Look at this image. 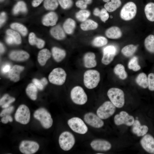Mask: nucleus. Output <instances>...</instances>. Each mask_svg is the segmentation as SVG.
Here are the masks:
<instances>
[{"instance_id": "f257e3e1", "label": "nucleus", "mask_w": 154, "mask_h": 154, "mask_svg": "<svg viewBox=\"0 0 154 154\" xmlns=\"http://www.w3.org/2000/svg\"><path fill=\"white\" fill-rule=\"evenodd\" d=\"M100 74L96 70H87L84 73L83 82L87 88L93 89L98 85L100 80Z\"/></svg>"}, {"instance_id": "f03ea898", "label": "nucleus", "mask_w": 154, "mask_h": 154, "mask_svg": "<svg viewBox=\"0 0 154 154\" xmlns=\"http://www.w3.org/2000/svg\"><path fill=\"white\" fill-rule=\"evenodd\" d=\"M33 116L45 129H49L52 126L53 119L50 114L45 108H41L37 109L34 112Z\"/></svg>"}, {"instance_id": "7ed1b4c3", "label": "nucleus", "mask_w": 154, "mask_h": 154, "mask_svg": "<svg viewBox=\"0 0 154 154\" xmlns=\"http://www.w3.org/2000/svg\"><path fill=\"white\" fill-rule=\"evenodd\" d=\"M108 96L116 107H122L125 103L124 94L121 89L116 88H110L107 92Z\"/></svg>"}, {"instance_id": "20e7f679", "label": "nucleus", "mask_w": 154, "mask_h": 154, "mask_svg": "<svg viewBox=\"0 0 154 154\" xmlns=\"http://www.w3.org/2000/svg\"><path fill=\"white\" fill-rule=\"evenodd\" d=\"M70 97L72 102L78 105H84L88 100L86 93L83 88L79 86H75L72 89Z\"/></svg>"}, {"instance_id": "39448f33", "label": "nucleus", "mask_w": 154, "mask_h": 154, "mask_svg": "<svg viewBox=\"0 0 154 154\" xmlns=\"http://www.w3.org/2000/svg\"><path fill=\"white\" fill-rule=\"evenodd\" d=\"M58 142L60 147L64 151L70 150L74 146L75 139L73 135L70 132L66 131L62 132L59 137Z\"/></svg>"}, {"instance_id": "423d86ee", "label": "nucleus", "mask_w": 154, "mask_h": 154, "mask_svg": "<svg viewBox=\"0 0 154 154\" xmlns=\"http://www.w3.org/2000/svg\"><path fill=\"white\" fill-rule=\"evenodd\" d=\"M67 74L64 70L61 68L53 69L48 76V80L51 83L57 85H62L65 83Z\"/></svg>"}, {"instance_id": "0eeeda50", "label": "nucleus", "mask_w": 154, "mask_h": 154, "mask_svg": "<svg viewBox=\"0 0 154 154\" xmlns=\"http://www.w3.org/2000/svg\"><path fill=\"white\" fill-rule=\"evenodd\" d=\"M116 110V106L110 101L104 102L97 109V115L102 119H107L112 116Z\"/></svg>"}, {"instance_id": "6e6552de", "label": "nucleus", "mask_w": 154, "mask_h": 154, "mask_svg": "<svg viewBox=\"0 0 154 154\" xmlns=\"http://www.w3.org/2000/svg\"><path fill=\"white\" fill-rule=\"evenodd\" d=\"M67 123L70 128L75 132L80 134L86 133L88 128L84 121L78 117H74L69 119Z\"/></svg>"}, {"instance_id": "1a4fd4ad", "label": "nucleus", "mask_w": 154, "mask_h": 154, "mask_svg": "<svg viewBox=\"0 0 154 154\" xmlns=\"http://www.w3.org/2000/svg\"><path fill=\"white\" fill-rule=\"evenodd\" d=\"M137 7L135 4L133 2L126 3L121 9L120 15L123 20L128 21L133 19L135 16Z\"/></svg>"}, {"instance_id": "9d476101", "label": "nucleus", "mask_w": 154, "mask_h": 154, "mask_svg": "<svg viewBox=\"0 0 154 154\" xmlns=\"http://www.w3.org/2000/svg\"><path fill=\"white\" fill-rule=\"evenodd\" d=\"M14 117L17 122L23 124H27L30 119V112L29 109L25 105H20L16 112Z\"/></svg>"}, {"instance_id": "9b49d317", "label": "nucleus", "mask_w": 154, "mask_h": 154, "mask_svg": "<svg viewBox=\"0 0 154 154\" xmlns=\"http://www.w3.org/2000/svg\"><path fill=\"white\" fill-rule=\"evenodd\" d=\"M39 145L36 142L29 140H23L20 143L19 149L20 152L24 154H33L38 150Z\"/></svg>"}, {"instance_id": "f8f14e48", "label": "nucleus", "mask_w": 154, "mask_h": 154, "mask_svg": "<svg viewBox=\"0 0 154 154\" xmlns=\"http://www.w3.org/2000/svg\"><path fill=\"white\" fill-rule=\"evenodd\" d=\"M135 121L133 116L129 115L126 112L122 111L114 117V122L117 125L125 124L128 126L132 125Z\"/></svg>"}, {"instance_id": "ddd939ff", "label": "nucleus", "mask_w": 154, "mask_h": 154, "mask_svg": "<svg viewBox=\"0 0 154 154\" xmlns=\"http://www.w3.org/2000/svg\"><path fill=\"white\" fill-rule=\"evenodd\" d=\"M85 122L91 126L99 128L102 127L104 124V121L97 115L92 112L86 114L84 116Z\"/></svg>"}, {"instance_id": "4468645a", "label": "nucleus", "mask_w": 154, "mask_h": 154, "mask_svg": "<svg viewBox=\"0 0 154 154\" xmlns=\"http://www.w3.org/2000/svg\"><path fill=\"white\" fill-rule=\"evenodd\" d=\"M117 52L116 48L114 45H110L105 47L103 50L102 63L105 65L110 63L113 60Z\"/></svg>"}, {"instance_id": "2eb2a0df", "label": "nucleus", "mask_w": 154, "mask_h": 154, "mask_svg": "<svg viewBox=\"0 0 154 154\" xmlns=\"http://www.w3.org/2000/svg\"><path fill=\"white\" fill-rule=\"evenodd\" d=\"M90 145L94 150L98 151H107L110 150L112 147L111 144L109 141L101 139L93 140Z\"/></svg>"}, {"instance_id": "dca6fc26", "label": "nucleus", "mask_w": 154, "mask_h": 154, "mask_svg": "<svg viewBox=\"0 0 154 154\" xmlns=\"http://www.w3.org/2000/svg\"><path fill=\"white\" fill-rule=\"evenodd\" d=\"M141 144L147 152L154 154V138L150 135H145L140 140Z\"/></svg>"}, {"instance_id": "f3484780", "label": "nucleus", "mask_w": 154, "mask_h": 154, "mask_svg": "<svg viewBox=\"0 0 154 154\" xmlns=\"http://www.w3.org/2000/svg\"><path fill=\"white\" fill-rule=\"evenodd\" d=\"M83 62L84 65L86 68H92L95 67L97 62L95 54L91 52L86 53L83 57Z\"/></svg>"}, {"instance_id": "a211bd4d", "label": "nucleus", "mask_w": 154, "mask_h": 154, "mask_svg": "<svg viewBox=\"0 0 154 154\" xmlns=\"http://www.w3.org/2000/svg\"><path fill=\"white\" fill-rule=\"evenodd\" d=\"M24 69V67L22 66H14L9 72L8 76L10 80L14 82L18 81L20 79V74Z\"/></svg>"}, {"instance_id": "6ab92c4d", "label": "nucleus", "mask_w": 154, "mask_h": 154, "mask_svg": "<svg viewBox=\"0 0 154 154\" xmlns=\"http://www.w3.org/2000/svg\"><path fill=\"white\" fill-rule=\"evenodd\" d=\"M9 56L10 59L13 60L23 61L28 59L29 57V55L24 51L15 50L12 52Z\"/></svg>"}, {"instance_id": "aec40b11", "label": "nucleus", "mask_w": 154, "mask_h": 154, "mask_svg": "<svg viewBox=\"0 0 154 154\" xmlns=\"http://www.w3.org/2000/svg\"><path fill=\"white\" fill-rule=\"evenodd\" d=\"M58 19V16L54 12H50L43 18L42 23L45 26H53L56 25Z\"/></svg>"}, {"instance_id": "412c9836", "label": "nucleus", "mask_w": 154, "mask_h": 154, "mask_svg": "<svg viewBox=\"0 0 154 154\" xmlns=\"http://www.w3.org/2000/svg\"><path fill=\"white\" fill-rule=\"evenodd\" d=\"M105 35L109 38L116 39L120 38L122 33L120 29L116 26H113L108 29L105 32Z\"/></svg>"}, {"instance_id": "4be33fe9", "label": "nucleus", "mask_w": 154, "mask_h": 154, "mask_svg": "<svg viewBox=\"0 0 154 154\" xmlns=\"http://www.w3.org/2000/svg\"><path fill=\"white\" fill-rule=\"evenodd\" d=\"M51 53L47 49H44L39 52L37 59L38 63L41 66L45 65L47 60L50 57Z\"/></svg>"}, {"instance_id": "5701e85b", "label": "nucleus", "mask_w": 154, "mask_h": 154, "mask_svg": "<svg viewBox=\"0 0 154 154\" xmlns=\"http://www.w3.org/2000/svg\"><path fill=\"white\" fill-rule=\"evenodd\" d=\"M53 57L57 62L61 61L65 57L66 51L64 50L56 47H53L52 50Z\"/></svg>"}, {"instance_id": "b1692460", "label": "nucleus", "mask_w": 154, "mask_h": 154, "mask_svg": "<svg viewBox=\"0 0 154 154\" xmlns=\"http://www.w3.org/2000/svg\"><path fill=\"white\" fill-rule=\"evenodd\" d=\"M50 33L54 38L57 40L63 39L66 36L64 31L59 25L52 27L50 30Z\"/></svg>"}, {"instance_id": "393cba45", "label": "nucleus", "mask_w": 154, "mask_h": 154, "mask_svg": "<svg viewBox=\"0 0 154 154\" xmlns=\"http://www.w3.org/2000/svg\"><path fill=\"white\" fill-rule=\"evenodd\" d=\"M76 26V23L75 21L70 18L67 19L63 25L64 31L68 34H71L73 33Z\"/></svg>"}, {"instance_id": "a878e982", "label": "nucleus", "mask_w": 154, "mask_h": 154, "mask_svg": "<svg viewBox=\"0 0 154 154\" xmlns=\"http://www.w3.org/2000/svg\"><path fill=\"white\" fill-rule=\"evenodd\" d=\"M144 11L147 19L149 21H154V3L147 4L144 8Z\"/></svg>"}, {"instance_id": "bb28decb", "label": "nucleus", "mask_w": 154, "mask_h": 154, "mask_svg": "<svg viewBox=\"0 0 154 154\" xmlns=\"http://www.w3.org/2000/svg\"><path fill=\"white\" fill-rule=\"evenodd\" d=\"M29 41L30 44L36 45L39 48H42L45 44V42L43 40L37 38L33 33H30L29 37Z\"/></svg>"}, {"instance_id": "cd10ccee", "label": "nucleus", "mask_w": 154, "mask_h": 154, "mask_svg": "<svg viewBox=\"0 0 154 154\" xmlns=\"http://www.w3.org/2000/svg\"><path fill=\"white\" fill-rule=\"evenodd\" d=\"M98 26V24L94 21L91 20H86L80 25L81 29L84 31L94 30Z\"/></svg>"}, {"instance_id": "c85d7f7f", "label": "nucleus", "mask_w": 154, "mask_h": 154, "mask_svg": "<svg viewBox=\"0 0 154 154\" xmlns=\"http://www.w3.org/2000/svg\"><path fill=\"white\" fill-rule=\"evenodd\" d=\"M121 4L120 0H111L104 4V7L107 11L113 12L119 7Z\"/></svg>"}, {"instance_id": "c756f323", "label": "nucleus", "mask_w": 154, "mask_h": 154, "mask_svg": "<svg viewBox=\"0 0 154 154\" xmlns=\"http://www.w3.org/2000/svg\"><path fill=\"white\" fill-rule=\"evenodd\" d=\"M37 89L33 83L29 84L26 88V92L27 95L32 100H35L37 99Z\"/></svg>"}, {"instance_id": "7c9ffc66", "label": "nucleus", "mask_w": 154, "mask_h": 154, "mask_svg": "<svg viewBox=\"0 0 154 154\" xmlns=\"http://www.w3.org/2000/svg\"><path fill=\"white\" fill-rule=\"evenodd\" d=\"M114 71L115 74L121 80H125L127 77V74L125 71V67L121 64H117L114 68Z\"/></svg>"}, {"instance_id": "2f4dec72", "label": "nucleus", "mask_w": 154, "mask_h": 154, "mask_svg": "<svg viewBox=\"0 0 154 154\" xmlns=\"http://www.w3.org/2000/svg\"><path fill=\"white\" fill-rule=\"evenodd\" d=\"M137 83L141 87L146 88L148 86V77L144 73H140L136 79Z\"/></svg>"}, {"instance_id": "473e14b6", "label": "nucleus", "mask_w": 154, "mask_h": 154, "mask_svg": "<svg viewBox=\"0 0 154 154\" xmlns=\"http://www.w3.org/2000/svg\"><path fill=\"white\" fill-rule=\"evenodd\" d=\"M15 98L10 96L8 94H5L0 100V105L3 109L10 106V104L14 102Z\"/></svg>"}, {"instance_id": "72a5a7b5", "label": "nucleus", "mask_w": 154, "mask_h": 154, "mask_svg": "<svg viewBox=\"0 0 154 154\" xmlns=\"http://www.w3.org/2000/svg\"><path fill=\"white\" fill-rule=\"evenodd\" d=\"M144 45L146 49L149 52L154 53V36L150 35L145 38Z\"/></svg>"}, {"instance_id": "f704fd0d", "label": "nucleus", "mask_w": 154, "mask_h": 154, "mask_svg": "<svg viewBox=\"0 0 154 154\" xmlns=\"http://www.w3.org/2000/svg\"><path fill=\"white\" fill-rule=\"evenodd\" d=\"M137 49V47L133 44L127 45L122 48L121 52L122 54L126 57L132 55Z\"/></svg>"}, {"instance_id": "c9c22d12", "label": "nucleus", "mask_w": 154, "mask_h": 154, "mask_svg": "<svg viewBox=\"0 0 154 154\" xmlns=\"http://www.w3.org/2000/svg\"><path fill=\"white\" fill-rule=\"evenodd\" d=\"M108 42L107 39L103 36L95 38L92 42L93 45L96 47H100L106 45Z\"/></svg>"}, {"instance_id": "e433bc0d", "label": "nucleus", "mask_w": 154, "mask_h": 154, "mask_svg": "<svg viewBox=\"0 0 154 154\" xmlns=\"http://www.w3.org/2000/svg\"><path fill=\"white\" fill-rule=\"evenodd\" d=\"M27 8L25 3L23 1H20L16 4L14 6L13 12L14 14H17L19 12L26 13Z\"/></svg>"}, {"instance_id": "4c0bfd02", "label": "nucleus", "mask_w": 154, "mask_h": 154, "mask_svg": "<svg viewBox=\"0 0 154 154\" xmlns=\"http://www.w3.org/2000/svg\"><path fill=\"white\" fill-rule=\"evenodd\" d=\"M90 14V12L89 11L82 9L76 13V17L78 21L83 22L87 20Z\"/></svg>"}, {"instance_id": "58836bf2", "label": "nucleus", "mask_w": 154, "mask_h": 154, "mask_svg": "<svg viewBox=\"0 0 154 154\" xmlns=\"http://www.w3.org/2000/svg\"><path fill=\"white\" fill-rule=\"evenodd\" d=\"M58 0H45L44 5L48 10H54L58 7Z\"/></svg>"}, {"instance_id": "ea45409f", "label": "nucleus", "mask_w": 154, "mask_h": 154, "mask_svg": "<svg viewBox=\"0 0 154 154\" xmlns=\"http://www.w3.org/2000/svg\"><path fill=\"white\" fill-rule=\"evenodd\" d=\"M10 27L12 29L19 31L23 36H25L27 33L26 28L23 25L18 23L12 24Z\"/></svg>"}, {"instance_id": "a19ab883", "label": "nucleus", "mask_w": 154, "mask_h": 154, "mask_svg": "<svg viewBox=\"0 0 154 154\" xmlns=\"http://www.w3.org/2000/svg\"><path fill=\"white\" fill-rule=\"evenodd\" d=\"M128 67L133 71H137L141 69L140 66L138 64V58L136 56L133 57L129 61L128 64Z\"/></svg>"}, {"instance_id": "79ce46f5", "label": "nucleus", "mask_w": 154, "mask_h": 154, "mask_svg": "<svg viewBox=\"0 0 154 154\" xmlns=\"http://www.w3.org/2000/svg\"><path fill=\"white\" fill-rule=\"evenodd\" d=\"M6 33L8 35L11 36L13 38L15 43L19 44L21 43V37L17 32L11 29H8Z\"/></svg>"}, {"instance_id": "37998d69", "label": "nucleus", "mask_w": 154, "mask_h": 154, "mask_svg": "<svg viewBox=\"0 0 154 154\" xmlns=\"http://www.w3.org/2000/svg\"><path fill=\"white\" fill-rule=\"evenodd\" d=\"M58 3L64 9H67L71 7L73 4L72 0H58Z\"/></svg>"}, {"instance_id": "c03bdc74", "label": "nucleus", "mask_w": 154, "mask_h": 154, "mask_svg": "<svg viewBox=\"0 0 154 154\" xmlns=\"http://www.w3.org/2000/svg\"><path fill=\"white\" fill-rule=\"evenodd\" d=\"M148 130V128L146 125H141L138 128L136 135L137 136L140 137L145 135Z\"/></svg>"}, {"instance_id": "a18cd8bd", "label": "nucleus", "mask_w": 154, "mask_h": 154, "mask_svg": "<svg viewBox=\"0 0 154 154\" xmlns=\"http://www.w3.org/2000/svg\"><path fill=\"white\" fill-rule=\"evenodd\" d=\"M98 17L102 21L105 22L108 19L109 15L107 10L105 8H104L100 10Z\"/></svg>"}, {"instance_id": "49530a36", "label": "nucleus", "mask_w": 154, "mask_h": 154, "mask_svg": "<svg viewBox=\"0 0 154 154\" xmlns=\"http://www.w3.org/2000/svg\"><path fill=\"white\" fill-rule=\"evenodd\" d=\"M148 88L151 91H154V73H151L148 76Z\"/></svg>"}, {"instance_id": "de8ad7c7", "label": "nucleus", "mask_w": 154, "mask_h": 154, "mask_svg": "<svg viewBox=\"0 0 154 154\" xmlns=\"http://www.w3.org/2000/svg\"><path fill=\"white\" fill-rule=\"evenodd\" d=\"M14 110V107L12 106L4 108L1 112L0 116L2 117L6 115L10 114L13 112Z\"/></svg>"}, {"instance_id": "09e8293b", "label": "nucleus", "mask_w": 154, "mask_h": 154, "mask_svg": "<svg viewBox=\"0 0 154 154\" xmlns=\"http://www.w3.org/2000/svg\"><path fill=\"white\" fill-rule=\"evenodd\" d=\"M141 125L140 121L138 120H135L132 125V131L134 134H136L139 127Z\"/></svg>"}, {"instance_id": "8fccbe9b", "label": "nucleus", "mask_w": 154, "mask_h": 154, "mask_svg": "<svg viewBox=\"0 0 154 154\" xmlns=\"http://www.w3.org/2000/svg\"><path fill=\"white\" fill-rule=\"evenodd\" d=\"M76 6L82 9H86L87 7V4L84 0H78L76 3Z\"/></svg>"}, {"instance_id": "3c124183", "label": "nucleus", "mask_w": 154, "mask_h": 154, "mask_svg": "<svg viewBox=\"0 0 154 154\" xmlns=\"http://www.w3.org/2000/svg\"><path fill=\"white\" fill-rule=\"evenodd\" d=\"M33 84L39 90H42L43 89L44 86L40 80L36 78H34L33 80Z\"/></svg>"}, {"instance_id": "603ef678", "label": "nucleus", "mask_w": 154, "mask_h": 154, "mask_svg": "<svg viewBox=\"0 0 154 154\" xmlns=\"http://www.w3.org/2000/svg\"><path fill=\"white\" fill-rule=\"evenodd\" d=\"M1 120L3 123L6 124L9 122H12L13 119L11 116L9 114H7L2 117Z\"/></svg>"}, {"instance_id": "864d4df0", "label": "nucleus", "mask_w": 154, "mask_h": 154, "mask_svg": "<svg viewBox=\"0 0 154 154\" xmlns=\"http://www.w3.org/2000/svg\"><path fill=\"white\" fill-rule=\"evenodd\" d=\"M6 14L4 12L1 13L0 14V24L1 26L5 22L6 19Z\"/></svg>"}, {"instance_id": "5fc2aeb1", "label": "nucleus", "mask_w": 154, "mask_h": 154, "mask_svg": "<svg viewBox=\"0 0 154 154\" xmlns=\"http://www.w3.org/2000/svg\"><path fill=\"white\" fill-rule=\"evenodd\" d=\"M11 69L10 66L9 64H6L3 66L2 70L3 72L7 73L9 72Z\"/></svg>"}, {"instance_id": "6e6d98bb", "label": "nucleus", "mask_w": 154, "mask_h": 154, "mask_svg": "<svg viewBox=\"0 0 154 154\" xmlns=\"http://www.w3.org/2000/svg\"><path fill=\"white\" fill-rule=\"evenodd\" d=\"M6 41L8 44H12L14 42V40L11 36L9 35L6 38Z\"/></svg>"}, {"instance_id": "4d7b16f0", "label": "nucleus", "mask_w": 154, "mask_h": 154, "mask_svg": "<svg viewBox=\"0 0 154 154\" xmlns=\"http://www.w3.org/2000/svg\"><path fill=\"white\" fill-rule=\"evenodd\" d=\"M43 0H33L32 3V6L34 7L38 6L42 2Z\"/></svg>"}, {"instance_id": "13d9d810", "label": "nucleus", "mask_w": 154, "mask_h": 154, "mask_svg": "<svg viewBox=\"0 0 154 154\" xmlns=\"http://www.w3.org/2000/svg\"><path fill=\"white\" fill-rule=\"evenodd\" d=\"M100 12V10L98 8H95L93 11L94 15L97 16H99V14Z\"/></svg>"}, {"instance_id": "bf43d9fd", "label": "nucleus", "mask_w": 154, "mask_h": 154, "mask_svg": "<svg viewBox=\"0 0 154 154\" xmlns=\"http://www.w3.org/2000/svg\"><path fill=\"white\" fill-rule=\"evenodd\" d=\"M40 80L44 86L48 84V81L45 78H43Z\"/></svg>"}, {"instance_id": "052dcab7", "label": "nucleus", "mask_w": 154, "mask_h": 154, "mask_svg": "<svg viewBox=\"0 0 154 154\" xmlns=\"http://www.w3.org/2000/svg\"><path fill=\"white\" fill-rule=\"evenodd\" d=\"M0 53H2L4 52L5 50L4 48L3 44L0 43Z\"/></svg>"}, {"instance_id": "680f3d73", "label": "nucleus", "mask_w": 154, "mask_h": 154, "mask_svg": "<svg viewBox=\"0 0 154 154\" xmlns=\"http://www.w3.org/2000/svg\"><path fill=\"white\" fill-rule=\"evenodd\" d=\"M86 3L88 4H91L92 2V0H84Z\"/></svg>"}, {"instance_id": "e2e57ef3", "label": "nucleus", "mask_w": 154, "mask_h": 154, "mask_svg": "<svg viewBox=\"0 0 154 154\" xmlns=\"http://www.w3.org/2000/svg\"><path fill=\"white\" fill-rule=\"evenodd\" d=\"M110 0H103V1L105 2H107L110 1Z\"/></svg>"}, {"instance_id": "0e129e2a", "label": "nucleus", "mask_w": 154, "mask_h": 154, "mask_svg": "<svg viewBox=\"0 0 154 154\" xmlns=\"http://www.w3.org/2000/svg\"><path fill=\"white\" fill-rule=\"evenodd\" d=\"M3 0H0V1H3Z\"/></svg>"}, {"instance_id": "69168bd1", "label": "nucleus", "mask_w": 154, "mask_h": 154, "mask_svg": "<svg viewBox=\"0 0 154 154\" xmlns=\"http://www.w3.org/2000/svg\"><path fill=\"white\" fill-rule=\"evenodd\" d=\"M97 154H103V153H98Z\"/></svg>"}]
</instances>
